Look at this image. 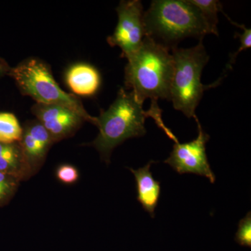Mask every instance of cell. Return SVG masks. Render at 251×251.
I'll use <instances>...</instances> for the list:
<instances>
[{
    "instance_id": "6da1fadb",
    "label": "cell",
    "mask_w": 251,
    "mask_h": 251,
    "mask_svg": "<svg viewBox=\"0 0 251 251\" xmlns=\"http://www.w3.org/2000/svg\"><path fill=\"white\" fill-rule=\"evenodd\" d=\"M144 102L134 92L122 88L108 110H101L97 117L96 126L99 128L97 138L88 145L94 147L107 164L114 149L130 138L146 134L145 120L150 117L156 120L161 117V110L143 109Z\"/></svg>"
},
{
    "instance_id": "7a4b0ae2",
    "label": "cell",
    "mask_w": 251,
    "mask_h": 251,
    "mask_svg": "<svg viewBox=\"0 0 251 251\" xmlns=\"http://www.w3.org/2000/svg\"><path fill=\"white\" fill-rule=\"evenodd\" d=\"M125 88L134 92L142 101L151 99L158 108V99L170 100L174 61L171 50L145 37L139 49L127 57Z\"/></svg>"
},
{
    "instance_id": "3957f363",
    "label": "cell",
    "mask_w": 251,
    "mask_h": 251,
    "mask_svg": "<svg viewBox=\"0 0 251 251\" xmlns=\"http://www.w3.org/2000/svg\"><path fill=\"white\" fill-rule=\"evenodd\" d=\"M147 37L169 50L186 38L212 34L201 11L188 0H154L144 12Z\"/></svg>"
},
{
    "instance_id": "277c9868",
    "label": "cell",
    "mask_w": 251,
    "mask_h": 251,
    "mask_svg": "<svg viewBox=\"0 0 251 251\" xmlns=\"http://www.w3.org/2000/svg\"><path fill=\"white\" fill-rule=\"evenodd\" d=\"M203 40L189 49L174 48L171 50L174 61V71L171 87L170 100L176 110L188 118L196 119V110L204 91L215 87L222 80L220 77L210 85L201 82L203 69L209 60V54L203 45Z\"/></svg>"
},
{
    "instance_id": "5b68a950",
    "label": "cell",
    "mask_w": 251,
    "mask_h": 251,
    "mask_svg": "<svg viewBox=\"0 0 251 251\" xmlns=\"http://www.w3.org/2000/svg\"><path fill=\"white\" fill-rule=\"evenodd\" d=\"M20 92L31 97L36 103L59 105L76 112L86 122L96 125L97 117L86 111L80 99L64 92L54 79L49 66L41 59L28 58L10 69Z\"/></svg>"
},
{
    "instance_id": "8992f818",
    "label": "cell",
    "mask_w": 251,
    "mask_h": 251,
    "mask_svg": "<svg viewBox=\"0 0 251 251\" xmlns=\"http://www.w3.org/2000/svg\"><path fill=\"white\" fill-rule=\"evenodd\" d=\"M118 23L112 35L107 39L109 45L122 50V57L135 53L146 37L143 4L139 0L121 1L116 8Z\"/></svg>"
},
{
    "instance_id": "52a82bcc",
    "label": "cell",
    "mask_w": 251,
    "mask_h": 251,
    "mask_svg": "<svg viewBox=\"0 0 251 251\" xmlns=\"http://www.w3.org/2000/svg\"><path fill=\"white\" fill-rule=\"evenodd\" d=\"M198 135L196 139L188 143H180L173 135L174 140L173 151L164 161L180 175L191 173L207 178L211 183L216 181V176L211 171L206 153V144L209 141V135L203 130L198 117Z\"/></svg>"
},
{
    "instance_id": "ba28073f",
    "label": "cell",
    "mask_w": 251,
    "mask_h": 251,
    "mask_svg": "<svg viewBox=\"0 0 251 251\" xmlns=\"http://www.w3.org/2000/svg\"><path fill=\"white\" fill-rule=\"evenodd\" d=\"M31 112L54 143L72 136L85 121L76 112L62 105L35 103Z\"/></svg>"
},
{
    "instance_id": "9c48e42d",
    "label": "cell",
    "mask_w": 251,
    "mask_h": 251,
    "mask_svg": "<svg viewBox=\"0 0 251 251\" xmlns=\"http://www.w3.org/2000/svg\"><path fill=\"white\" fill-rule=\"evenodd\" d=\"M19 143L33 176L44 164L54 140L40 122L36 120L26 123L23 128L22 138Z\"/></svg>"
},
{
    "instance_id": "30bf717a",
    "label": "cell",
    "mask_w": 251,
    "mask_h": 251,
    "mask_svg": "<svg viewBox=\"0 0 251 251\" xmlns=\"http://www.w3.org/2000/svg\"><path fill=\"white\" fill-rule=\"evenodd\" d=\"M154 163L151 160L146 166L139 169L128 168L135 176L138 193L137 200L141 204L144 210L152 218L155 216V209L161 196V184L154 179L150 171L151 164Z\"/></svg>"
},
{
    "instance_id": "8fae6325",
    "label": "cell",
    "mask_w": 251,
    "mask_h": 251,
    "mask_svg": "<svg viewBox=\"0 0 251 251\" xmlns=\"http://www.w3.org/2000/svg\"><path fill=\"white\" fill-rule=\"evenodd\" d=\"M66 82L70 90L81 97H91L98 92L100 76L98 70L85 63L74 64L66 74Z\"/></svg>"
},
{
    "instance_id": "7c38bea8",
    "label": "cell",
    "mask_w": 251,
    "mask_h": 251,
    "mask_svg": "<svg viewBox=\"0 0 251 251\" xmlns=\"http://www.w3.org/2000/svg\"><path fill=\"white\" fill-rule=\"evenodd\" d=\"M0 172L13 175L21 181L32 176L19 142L0 143Z\"/></svg>"
},
{
    "instance_id": "4fadbf2b",
    "label": "cell",
    "mask_w": 251,
    "mask_h": 251,
    "mask_svg": "<svg viewBox=\"0 0 251 251\" xmlns=\"http://www.w3.org/2000/svg\"><path fill=\"white\" fill-rule=\"evenodd\" d=\"M22 135L23 127L14 114L0 112V143H18Z\"/></svg>"
},
{
    "instance_id": "5bb4252c",
    "label": "cell",
    "mask_w": 251,
    "mask_h": 251,
    "mask_svg": "<svg viewBox=\"0 0 251 251\" xmlns=\"http://www.w3.org/2000/svg\"><path fill=\"white\" fill-rule=\"evenodd\" d=\"M188 1L201 11L212 34L219 36L218 13L224 12L222 4L216 0H188Z\"/></svg>"
},
{
    "instance_id": "9a60e30c",
    "label": "cell",
    "mask_w": 251,
    "mask_h": 251,
    "mask_svg": "<svg viewBox=\"0 0 251 251\" xmlns=\"http://www.w3.org/2000/svg\"><path fill=\"white\" fill-rule=\"evenodd\" d=\"M21 180L0 172V208L7 205L17 192Z\"/></svg>"
},
{
    "instance_id": "2e32d148",
    "label": "cell",
    "mask_w": 251,
    "mask_h": 251,
    "mask_svg": "<svg viewBox=\"0 0 251 251\" xmlns=\"http://www.w3.org/2000/svg\"><path fill=\"white\" fill-rule=\"evenodd\" d=\"M234 240L242 247H251V211L239 221L238 230Z\"/></svg>"
},
{
    "instance_id": "e0dca14e",
    "label": "cell",
    "mask_w": 251,
    "mask_h": 251,
    "mask_svg": "<svg viewBox=\"0 0 251 251\" xmlns=\"http://www.w3.org/2000/svg\"><path fill=\"white\" fill-rule=\"evenodd\" d=\"M56 176L61 182L72 184L79 179V173L75 166L70 164L61 165L56 171Z\"/></svg>"
},
{
    "instance_id": "ac0fdd59",
    "label": "cell",
    "mask_w": 251,
    "mask_h": 251,
    "mask_svg": "<svg viewBox=\"0 0 251 251\" xmlns=\"http://www.w3.org/2000/svg\"><path fill=\"white\" fill-rule=\"evenodd\" d=\"M242 29H244V32L242 34L236 32L235 34H234V37L239 38L241 46L237 52L230 54L229 61L227 65V68H228L229 69L232 68V65H233L234 62H235L236 58H237L239 52H242L244 50L251 49V29H248L244 25L243 26Z\"/></svg>"
},
{
    "instance_id": "d6986e66",
    "label": "cell",
    "mask_w": 251,
    "mask_h": 251,
    "mask_svg": "<svg viewBox=\"0 0 251 251\" xmlns=\"http://www.w3.org/2000/svg\"><path fill=\"white\" fill-rule=\"evenodd\" d=\"M11 67L5 59L0 57V77L8 75Z\"/></svg>"
}]
</instances>
